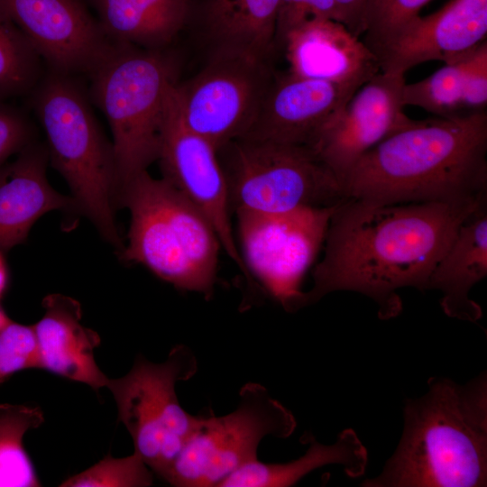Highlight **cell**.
<instances>
[{"label": "cell", "mask_w": 487, "mask_h": 487, "mask_svg": "<svg viewBox=\"0 0 487 487\" xmlns=\"http://www.w3.org/2000/svg\"><path fill=\"white\" fill-rule=\"evenodd\" d=\"M379 203L346 198L330 216L322 260L299 308L335 291H354L378 305L381 319L397 317V290H427L429 277L464 218L483 200Z\"/></svg>", "instance_id": "1"}, {"label": "cell", "mask_w": 487, "mask_h": 487, "mask_svg": "<svg viewBox=\"0 0 487 487\" xmlns=\"http://www.w3.org/2000/svg\"><path fill=\"white\" fill-rule=\"evenodd\" d=\"M345 198L379 203L463 202L487 195V113L413 120L366 152Z\"/></svg>", "instance_id": "2"}, {"label": "cell", "mask_w": 487, "mask_h": 487, "mask_svg": "<svg viewBox=\"0 0 487 487\" xmlns=\"http://www.w3.org/2000/svg\"><path fill=\"white\" fill-rule=\"evenodd\" d=\"M405 400L396 451L365 487H479L487 483V376L462 385L432 377Z\"/></svg>", "instance_id": "3"}, {"label": "cell", "mask_w": 487, "mask_h": 487, "mask_svg": "<svg viewBox=\"0 0 487 487\" xmlns=\"http://www.w3.org/2000/svg\"><path fill=\"white\" fill-rule=\"evenodd\" d=\"M116 204L129 209L122 258L145 266L176 289L209 299L217 281L219 237L205 215L163 178L148 170L123 186Z\"/></svg>", "instance_id": "4"}, {"label": "cell", "mask_w": 487, "mask_h": 487, "mask_svg": "<svg viewBox=\"0 0 487 487\" xmlns=\"http://www.w3.org/2000/svg\"><path fill=\"white\" fill-rule=\"evenodd\" d=\"M181 62L172 47L148 50L115 43L89 74L91 98L113 134L117 194L158 159L168 102L179 82Z\"/></svg>", "instance_id": "5"}, {"label": "cell", "mask_w": 487, "mask_h": 487, "mask_svg": "<svg viewBox=\"0 0 487 487\" xmlns=\"http://www.w3.org/2000/svg\"><path fill=\"white\" fill-rule=\"evenodd\" d=\"M30 96L47 138L49 160L69 184L74 206L122 251L114 217L117 179L113 144L87 93L73 75L49 69Z\"/></svg>", "instance_id": "6"}, {"label": "cell", "mask_w": 487, "mask_h": 487, "mask_svg": "<svg viewBox=\"0 0 487 487\" xmlns=\"http://www.w3.org/2000/svg\"><path fill=\"white\" fill-rule=\"evenodd\" d=\"M233 214L333 207L343 186L307 145L237 138L217 150Z\"/></svg>", "instance_id": "7"}, {"label": "cell", "mask_w": 487, "mask_h": 487, "mask_svg": "<svg viewBox=\"0 0 487 487\" xmlns=\"http://www.w3.org/2000/svg\"><path fill=\"white\" fill-rule=\"evenodd\" d=\"M198 371L197 359L185 345L171 349L163 363L139 355L130 372L108 379L106 387L116 402L119 420L132 436L134 453L161 476L198 428L201 416L180 405L176 384Z\"/></svg>", "instance_id": "8"}, {"label": "cell", "mask_w": 487, "mask_h": 487, "mask_svg": "<svg viewBox=\"0 0 487 487\" xmlns=\"http://www.w3.org/2000/svg\"><path fill=\"white\" fill-rule=\"evenodd\" d=\"M296 426L293 414L264 386L247 382L240 389L234 411L201 416L198 428L161 477L177 487H219L257 459L265 436L287 438Z\"/></svg>", "instance_id": "9"}, {"label": "cell", "mask_w": 487, "mask_h": 487, "mask_svg": "<svg viewBox=\"0 0 487 487\" xmlns=\"http://www.w3.org/2000/svg\"><path fill=\"white\" fill-rule=\"evenodd\" d=\"M335 206L280 214L234 213L251 280L255 278L288 311L299 309L303 277L325 241Z\"/></svg>", "instance_id": "10"}, {"label": "cell", "mask_w": 487, "mask_h": 487, "mask_svg": "<svg viewBox=\"0 0 487 487\" xmlns=\"http://www.w3.org/2000/svg\"><path fill=\"white\" fill-rule=\"evenodd\" d=\"M276 72L274 62L247 57L207 60L174 87L180 116L217 151L248 132Z\"/></svg>", "instance_id": "11"}, {"label": "cell", "mask_w": 487, "mask_h": 487, "mask_svg": "<svg viewBox=\"0 0 487 487\" xmlns=\"http://www.w3.org/2000/svg\"><path fill=\"white\" fill-rule=\"evenodd\" d=\"M174 87L168 102L157 159L162 178L210 221L223 251L250 280L236 244L227 185L217 151L183 122L175 100Z\"/></svg>", "instance_id": "12"}, {"label": "cell", "mask_w": 487, "mask_h": 487, "mask_svg": "<svg viewBox=\"0 0 487 487\" xmlns=\"http://www.w3.org/2000/svg\"><path fill=\"white\" fill-rule=\"evenodd\" d=\"M404 74L380 71L360 87L308 145L343 183L371 149L414 119L403 111Z\"/></svg>", "instance_id": "13"}, {"label": "cell", "mask_w": 487, "mask_h": 487, "mask_svg": "<svg viewBox=\"0 0 487 487\" xmlns=\"http://www.w3.org/2000/svg\"><path fill=\"white\" fill-rule=\"evenodd\" d=\"M49 69L89 75L115 43L78 0H0Z\"/></svg>", "instance_id": "14"}, {"label": "cell", "mask_w": 487, "mask_h": 487, "mask_svg": "<svg viewBox=\"0 0 487 487\" xmlns=\"http://www.w3.org/2000/svg\"><path fill=\"white\" fill-rule=\"evenodd\" d=\"M279 0H189L183 32L203 59L247 57L274 62Z\"/></svg>", "instance_id": "15"}, {"label": "cell", "mask_w": 487, "mask_h": 487, "mask_svg": "<svg viewBox=\"0 0 487 487\" xmlns=\"http://www.w3.org/2000/svg\"><path fill=\"white\" fill-rule=\"evenodd\" d=\"M356 90L289 70L277 71L252 126L241 138L308 146Z\"/></svg>", "instance_id": "16"}, {"label": "cell", "mask_w": 487, "mask_h": 487, "mask_svg": "<svg viewBox=\"0 0 487 487\" xmlns=\"http://www.w3.org/2000/svg\"><path fill=\"white\" fill-rule=\"evenodd\" d=\"M487 36V0H449L427 16H417L379 58L382 72L406 74L427 61L455 62Z\"/></svg>", "instance_id": "17"}, {"label": "cell", "mask_w": 487, "mask_h": 487, "mask_svg": "<svg viewBox=\"0 0 487 487\" xmlns=\"http://www.w3.org/2000/svg\"><path fill=\"white\" fill-rule=\"evenodd\" d=\"M281 51L289 72L355 89L381 71L363 40L332 19L308 18L289 32Z\"/></svg>", "instance_id": "18"}, {"label": "cell", "mask_w": 487, "mask_h": 487, "mask_svg": "<svg viewBox=\"0 0 487 487\" xmlns=\"http://www.w3.org/2000/svg\"><path fill=\"white\" fill-rule=\"evenodd\" d=\"M43 317L34 325L40 369L85 383L96 391L108 379L97 366L94 350L98 335L80 323L81 308L72 298L48 295L42 300Z\"/></svg>", "instance_id": "19"}, {"label": "cell", "mask_w": 487, "mask_h": 487, "mask_svg": "<svg viewBox=\"0 0 487 487\" xmlns=\"http://www.w3.org/2000/svg\"><path fill=\"white\" fill-rule=\"evenodd\" d=\"M47 149L32 142L15 160L0 167V250H9L26 238L45 213L75 207L72 198L48 182Z\"/></svg>", "instance_id": "20"}, {"label": "cell", "mask_w": 487, "mask_h": 487, "mask_svg": "<svg viewBox=\"0 0 487 487\" xmlns=\"http://www.w3.org/2000/svg\"><path fill=\"white\" fill-rule=\"evenodd\" d=\"M486 275L487 198L458 227L429 277L427 289L442 293L440 305L446 316L474 323L482 317V312L469 293Z\"/></svg>", "instance_id": "21"}, {"label": "cell", "mask_w": 487, "mask_h": 487, "mask_svg": "<svg viewBox=\"0 0 487 487\" xmlns=\"http://www.w3.org/2000/svg\"><path fill=\"white\" fill-rule=\"evenodd\" d=\"M114 43L148 50L173 47L183 32L189 0H91Z\"/></svg>", "instance_id": "22"}, {"label": "cell", "mask_w": 487, "mask_h": 487, "mask_svg": "<svg viewBox=\"0 0 487 487\" xmlns=\"http://www.w3.org/2000/svg\"><path fill=\"white\" fill-rule=\"evenodd\" d=\"M306 453L290 462L270 464L258 459L246 464L227 477L219 487H289L314 470L340 464L353 478L365 472L368 454L354 430H343L332 445H323L307 435Z\"/></svg>", "instance_id": "23"}, {"label": "cell", "mask_w": 487, "mask_h": 487, "mask_svg": "<svg viewBox=\"0 0 487 487\" xmlns=\"http://www.w3.org/2000/svg\"><path fill=\"white\" fill-rule=\"evenodd\" d=\"M44 416L39 407L0 403V487H37L41 483L23 438L39 427Z\"/></svg>", "instance_id": "24"}, {"label": "cell", "mask_w": 487, "mask_h": 487, "mask_svg": "<svg viewBox=\"0 0 487 487\" xmlns=\"http://www.w3.org/2000/svg\"><path fill=\"white\" fill-rule=\"evenodd\" d=\"M42 76L41 58L0 8V101L30 94Z\"/></svg>", "instance_id": "25"}, {"label": "cell", "mask_w": 487, "mask_h": 487, "mask_svg": "<svg viewBox=\"0 0 487 487\" xmlns=\"http://www.w3.org/2000/svg\"><path fill=\"white\" fill-rule=\"evenodd\" d=\"M467 54L455 62L446 63L421 80L406 82L402 90L403 106L419 107L436 117L462 115L460 112L465 110L464 69Z\"/></svg>", "instance_id": "26"}, {"label": "cell", "mask_w": 487, "mask_h": 487, "mask_svg": "<svg viewBox=\"0 0 487 487\" xmlns=\"http://www.w3.org/2000/svg\"><path fill=\"white\" fill-rule=\"evenodd\" d=\"M430 0H370L361 39L378 58Z\"/></svg>", "instance_id": "27"}, {"label": "cell", "mask_w": 487, "mask_h": 487, "mask_svg": "<svg viewBox=\"0 0 487 487\" xmlns=\"http://www.w3.org/2000/svg\"><path fill=\"white\" fill-rule=\"evenodd\" d=\"M152 483V470L136 454L106 455L90 468L64 481L67 487H143Z\"/></svg>", "instance_id": "28"}, {"label": "cell", "mask_w": 487, "mask_h": 487, "mask_svg": "<svg viewBox=\"0 0 487 487\" xmlns=\"http://www.w3.org/2000/svg\"><path fill=\"white\" fill-rule=\"evenodd\" d=\"M32 368H40L33 327L11 321L0 331V384Z\"/></svg>", "instance_id": "29"}, {"label": "cell", "mask_w": 487, "mask_h": 487, "mask_svg": "<svg viewBox=\"0 0 487 487\" xmlns=\"http://www.w3.org/2000/svg\"><path fill=\"white\" fill-rule=\"evenodd\" d=\"M34 127L17 107L0 101V167L9 157L33 142Z\"/></svg>", "instance_id": "30"}, {"label": "cell", "mask_w": 487, "mask_h": 487, "mask_svg": "<svg viewBox=\"0 0 487 487\" xmlns=\"http://www.w3.org/2000/svg\"><path fill=\"white\" fill-rule=\"evenodd\" d=\"M487 105V41L471 51L465 58L464 109L485 110Z\"/></svg>", "instance_id": "31"}, {"label": "cell", "mask_w": 487, "mask_h": 487, "mask_svg": "<svg viewBox=\"0 0 487 487\" xmlns=\"http://www.w3.org/2000/svg\"><path fill=\"white\" fill-rule=\"evenodd\" d=\"M310 17L308 0H279L274 38L277 53L281 51L289 32Z\"/></svg>", "instance_id": "32"}, {"label": "cell", "mask_w": 487, "mask_h": 487, "mask_svg": "<svg viewBox=\"0 0 487 487\" xmlns=\"http://www.w3.org/2000/svg\"><path fill=\"white\" fill-rule=\"evenodd\" d=\"M370 0H335V21L344 24L353 34L362 37L363 20Z\"/></svg>", "instance_id": "33"}, {"label": "cell", "mask_w": 487, "mask_h": 487, "mask_svg": "<svg viewBox=\"0 0 487 487\" xmlns=\"http://www.w3.org/2000/svg\"><path fill=\"white\" fill-rule=\"evenodd\" d=\"M311 17L332 19L335 21V0H308Z\"/></svg>", "instance_id": "34"}, {"label": "cell", "mask_w": 487, "mask_h": 487, "mask_svg": "<svg viewBox=\"0 0 487 487\" xmlns=\"http://www.w3.org/2000/svg\"><path fill=\"white\" fill-rule=\"evenodd\" d=\"M8 281V271L6 267L5 260L3 256L2 251L0 250V297L5 292Z\"/></svg>", "instance_id": "35"}, {"label": "cell", "mask_w": 487, "mask_h": 487, "mask_svg": "<svg viewBox=\"0 0 487 487\" xmlns=\"http://www.w3.org/2000/svg\"><path fill=\"white\" fill-rule=\"evenodd\" d=\"M11 320L8 318L5 311L0 308V331L5 328Z\"/></svg>", "instance_id": "36"}]
</instances>
